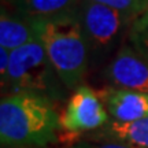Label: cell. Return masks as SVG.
<instances>
[{
	"mask_svg": "<svg viewBox=\"0 0 148 148\" xmlns=\"http://www.w3.org/2000/svg\"><path fill=\"white\" fill-rule=\"evenodd\" d=\"M78 0H21L22 11L32 19L70 14Z\"/></svg>",
	"mask_w": 148,
	"mask_h": 148,
	"instance_id": "10",
	"label": "cell"
},
{
	"mask_svg": "<svg viewBox=\"0 0 148 148\" xmlns=\"http://www.w3.org/2000/svg\"><path fill=\"white\" fill-rule=\"evenodd\" d=\"M100 4L108 5L111 8H115L119 12H137L144 7L145 0H92Z\"/></svg>",
	"mask_w": 148,
	"mask_h": 148,
	"instance_id": "11",
	"label": "cell"
},
{
	"mask_svg": "<svg viewBox=\"0 0 148 148\" xmlns=\"http://www.w3.org/2000/svg\"><path fill=\"white\" fill-rule=\"evenodd\" d=\"M60 119L45 96L18 92L0 103V140L15 148L42 147L55 140Z\"/></svg>",
	"mask_w": 148,
	"mask_h": 148,
	"instance_id": "1",
	"label": "cell"
},
{
	"mask_svg": "<svg viewBox=\"0 0 148 148\" xmlns=\"http://www.w3.org/2000/svg\"><path fill=\"white\" fill-rule=\"evenodd\" d=\"M107 122L108 112L100 97L95 90L85 85L75 89L60 116V126L73 134L101 127Z\"/></svg>",
	"mask_w": 148,
	"mask_h": 148,
	"instance_id": "4",
	"label": "cell"
},
{
	"mask_svg": "<svg viewBox=\"0 0 148 148\" xmlns=\"http://www.w3.org/2000/svg\"><path fill=\"white\" fill-rule=\"evenodd\" d=\"M74 148H130L126 144H122L119 141H111V143H101V144H90V143H79Z\"/></svg>",
	"mask_w": 148,
	"mask_h": 148,
	"instance_id": "14",
	"label": "cell"
},
{
	"mask_svg": "<svg viewBox=\"0 0 148 148\" xmlns=\"http://www.w3.org/2000/svg\"><path fill=\"white\" fill-rule=\"evenodd\" d=\"M81 25L88 45L103 49L114 41L122 25V12L96 1H85Z\"/></svg>",
	"mask_w": 148,
	"mask_h": 148,
	"instance_id": "5",
	"label": "cell"
},
{
	"mask_svg": "<svg viewBox=\"0 0 148 148\" xmlns=\"http://www.w3.org/2000/svg\"><path fill=\"white\" fill-rule=\"evenodd\" d=\"M55 73L67 88H78L88 67V41L71 14L32 19Z\"/></svg>",
	"mask_w": 148,
	"mask_h": 148,
	"instance_id": "2",
	"label": "cell"
},
{
	"mask_svg": "<svg viewBox=\"0 0 148 148\" xmlns=\"http://www.w3.org/2000/svg\"><path fill=\"white\" fill-rule=\"evenodd\" d=\"M36 29L33 26L32 21L30 23L11 18L5 15L4 12L0 18V45L8 51H14L16 48L25 45L27 42H32L37 40Z\"/></svg>",
	"mask_w": 148,
	"mask_h": 148,
	"instance_id": "8",
	"label": "cell"
},
{
	"mask_svg": "<svg viewBox=\"0 0 148 148\" xmlns=\"http://www.w3.org/2000/svg\"><path fill=\"white\" fill-rule=\"evenodd\" d=\"M10 67V51L5 48H0V74H1V84H4Z\"/></svg>",
	"mask_w": 148,
	"mask_h": 148,
	"instance_id": "13",
	"label": "cell"
},
{
	"mask_svg": "<svg viewBox=\"0 0 148 148\" xmlns=\"http://www.w3.org/2000/svg\"><path fill=\"white\" fill-rule=\"evenodd\" d=\"M106 103L114 121L133 122L148 116V93L112 89L106 95Z\"/></svg>",
	"mask_w": 148,
	"mask_h": 148,
	"instance_id": "7",
	"label": "cell"
},
{
	"mask_svg": "<svg viewBox=\"0 0 148 148\" xmlns=\"http://www.w3.org/2000/svg\"><path fill=\"white\" fill-rule=\"evenodd\" d=\"M108 132L116 141L130 148H148V116L133 122L112 121Z\"/></svg>",
	"mask_w": 148,
	"mask_h": 148,
	"instance_id": "9",
	"label": "cell"
},
{
	"mask_svg": "<svg viewBox=\"0 0 148 148\" xmlns=\"http://www.w3.org/2000/svg\"><path fill=\"white\" fill-rule=\"evenodd\" d=\"M53 71L45 48L37 38L10 52V67L4 84L10 85L14 93L45 92L51 88Z\"/></svg>",
	"mask_w": 148,
	"mask_h": 148,
	"instance_id": "3",
	"label": "cell"
},
{
	"mask_svg": "<svg viewBox=\"0 0 148 148\" xmlns=\"http://www.w3.org/2000/svg\"><path fill=\"white\" fill-rule=\"evenodd\" d=\"M137 44L140 51L148 59V19L144 22V25L140 27V30L137 32Z\"/></svg>",
	"mask_w": 148,
	"mask_h": 148,
	"instance_id": "12",
	"label": "cell"
},
{
	"mask_svg": "<svg viewBox=\"0 0 148 148\" xmlns=\"http://www.w3.org/2000/svg\"><path fill=\"white\" fill-rule=\"evenodd\" d=\"M108 78L121 89L148 93V59L125 47L108 66Z\"/></svg>",
	"mask_w": 148,
	"mask_h": 148,
	"instance_id": "6",
	"label": "cell"
}]
</instances>
